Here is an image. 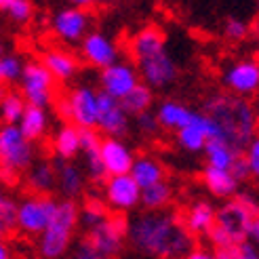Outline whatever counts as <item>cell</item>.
Wrapping results in <instances>:
<instances>
[{"mask_svg": "<svg viewBox=\"0 0 259 259\" xmlns=\"http://www.w3.org/2000/svg\"><path fill=\"white\" fill-rule=\"evenodd\" d=\"M5 93H7V84H5V82H0V99H3Z\"/></svg>", "mask_w": 259, "mask_h": 259, "instance_id": "c3c4849f", "label": "cell"}, {"mask_svg": "<svg viewBox=\"0 0 259 259\" xmlns=\"http://www.w3.org/2000/svg\"><path fill=\"white\" fill-rule=\"evenodd\" d=\"M222 82L228 93L249 99L259 95V63L255 59H238L224 68Z\"/></svg>", "mask_w": 259, "mask_h": 259, "instance_id": "8fae6325", "label": "cell"}, {"mask_svg": "<svg viewBox=\"0 0 259 259\" xmlns=\"http://www.w3.org/2000/svg\"><path fill=\"white\" fill-rule=\"evenodd\" d=\"M78 228V204L76 200H59L51 222L38 240V253L42 259H61L70 249Z\"/></svg>", "mask_w": 259, "mask_h": 259, "instance_id": "8992f818", "label": "cell"}, {"mask_svg": "<svg viewBox=\"0 0 259 259\" xmlns=\"http://www.w3.org/2000/svg\"><path fill=\"white\" fill-rule=\"evenodd\" d=\"M209 139H219V128L206 114L194 112L192 120L177 131V144L186 152H202Z\"/></svg>", "mask_w": 259, "mask_h": 259, "instance_id": "2e32d148", "label": "cell"}, {"mask_svg": "<svg viewBox=\"0 0 259 259\" xmlns=\"http://www.w3.org/2000/svg\"><path fill=\"white\" fill-rule=\"evenodd\" d=\"M101 133L108 137L120 139L128 133V114L122 110L120 101L108 97L106 93H97V124Z\"/></svg>", "mask_w": 259, "mask_h": 259, "instance_id": "9a60e30c", "label": "cell"}, {"mask_svg": "<svg viewBox=\"0 0 259 259\" xmlns=\"http://www.w3.org/2000/svg\"><path fill=\"white\" fill-rule=\"evenodd\" d=\"M23 72V61L17 55H5L0 61V82H15Z\"/></svg>", "mask_w": 259, "mask_h": 259, "instance_id": "d6a6232c", "label": "cell"}, {"mask_svg": "<svg viewBox=\"0 0 259 259\" xmlns=\"http://www.w3.org/2000/svg\"><path fill=\"white\" fill-rule=\"evenodd\" d=\"M15 217H17V202L11 196H7L3 184H0V224L13 230L15 228Z\"/></svg>", "mask_w": 259, "mask_h": 259, "instance_id": "836d02e7", "label": "cell"}, {"mask_svg": "<svg viewBox=\"0 0 259 259\" xmlns=\"http://www.w3.org/2000/svg\"><path fill=\"white\" fill-rule=\"evenodd\" d=\"M17 126H19V131L23 133V137L30 139L32 144H34V141H40L47 135V128H49L47 110L34 108V106H25Z\"/></svg>", "mask_w": 259, "mask_h": 259, "instance_id": "83f0119b", "label": "cell"}, {"mask_svg": "<svg viewBox=\"0 0 259 259\" xmlns=\"http://www.w3.org/2000/svg\"><path fill=\"white\" fill-rule=\"evenodd\" d=\"M55 175H57V190L66 200H76L84 190V173L80 166H76L72 160L55 158Z\"/></svg>", "mask_w": 259, "mask_h": 259, "instance_id": "d6986e66", "label": "cell"}, {"mask_svg": "<svg viewBox=\"0 0 259 259\" xmlns=\"http://www.w3.org/2000/svg\"><path fill=\"white\" fill-rule=\"evenodd\" d=\"M202 152L206 156V166L224 169V171H230L232 166H234V162L242 156L240 152H236L230 144H226L224 139H209Z\"/></svg>", "mask_w": 259, "mask_h": 259, "instance_id": "4316f807", "label": "cell"}, {"mask_svg": "<svg viewBox=\"0 0 259 259\" xmlns=\"http://www.w3.org/2000/svg\"><path fill=\"white\" fill-rule=\"evenodd\" d=\"M9 5H11V0H0V11L5 13V11L9 9Z\"/></svg>", "mask_w": 259, "mask_h": 259, "instance_id": "7dc6e473", "label": "cell"}, {"mask_svg": "<svg viewBox=\"0 0 259 259\" xmlns=\"http://www.w3.org/2000/svg\"><path fill=\"white\" fill-rule=\"evenodd\" d=\"M5 55H7V53H5V47L0 45V61H3V57H5Z\"/></svg>", "mask_w": 259, "mask_h": 259, "instance_id": "f907efd6", "label": "cell"}, {"mask_svg": "<svg viewBox=\"0 0 259 259\" xmlns=\"http://www.w3.org/2000/svg\"><path fill=\"white\" fill-rule=\"evenodd\" d=\"M5 13H7V15H9L13 21H17V23H28L30 17H32V13H34V9H32L30 0H11V5H9V9H7Z\"/></svg>", "mask_w": 259, "mask_h": 259, "instance_id": "d590c367", "label": "cell"}, {"mask_svg": "<svg viewBox=\"0 0 259 259\" xmlns=\"http://www.w3.org/2000/svg\"><path fill=\"white\" fill-rule=\"evenodd\" d=\"M253 108H255V118H257V131H259V99H257V103H253Z\"/></svg>", "mask_w": 259, "mask_h": 259, "instance_id": "bcb514c9", "label": "cell"}, {"mask_svg": "<svg viewBox=\"0 0 259 259\" xmlns=\"http://www.w3.org/2000/svg\"><path fill=\"white\" fill-rule=\"evenodd\" d=\"M128 175L133 177V181L139 186V190H146L150 186H156L160 181H164V166L160 160L152 156H141L133 160V166Z\"/></svg>", "mask_w": 259, "mask_h": 259, "instance_id": "d4e9b609", "label": "cell"}, {"mask_svg": "<svg viewBox=\"0 0 259 259\" xmlns=\"http://www.w3.org/2000/svg\"><path fill=\"white\" fill-rule=\"evenodd\" d=\"M57 112L63 120L78 128H95L97 124V91L87 84L74 87L57 101Z\"/></svg>", "mask_w": 259, "mask_h": 259, "instance_id": "ba28073f", "label": "cell"}, {"mask_svg": "<svg viewBox=\"0 0 259 259\" xmlns=\"http://www.w3.org/2000/svg\"><path fill=\"white\" fill-rule=\"evenodd\" d=\"M103 194H106V204L114 213H128L139 204L141 190L133 181L131 175H112L103 181Z\"/></svg>", "mask_w": 259, "mask_h": 259, "instance_id": "7c38bea8", "label": "cell"}, {"mask_svg": "<svg viewBox=\"0 0 259 259\" xmlns=\"http://www.w3.org/2000/svg\"><path fill=\"white\" fill-rule=\"evenodd\" d=\"M152 101H154L152 89L146 87L144 82H139V84L131 91V93H128V95L120 101V106H122V110H124L128 116H139V114H144V112H150Z\"/></svg>", "mask_w": 259, "mask_h": 259, "instance_id": "f1b7e54d", "label": "cell"}, {"mask_svg": "<svg viewBox=\"0 0 259 259\" xmlns=\"http://www.w3.org/2000/svg\"><path fill=\"white\" fill-rule=\"evenodd\" d=\"M80 53H82V59L87 63H91V66H95L99 70L118 61V47L114 45L112 38H108L101 32H89L82 38Z\"/></svg>", "mask_w": 259, "mask_h": 259, "instance_id": "e0dca14e", "label": "cell"}, {"mask_svg": "<svg viewBox=\"0 0 259 259\" xmlns=\"http://www.w3.org/2000/svg\"><path fill=\"white\" fill-rule=\"evenodd\" d=\"M137 126H139L141 133L154 135L158 131V120H156V116H154L152 112H144V114L137 116Z\"/></svg>", "mask_w": 259, "mask_h": 259, "instance_id": "74e56055", "label": "cell"}, {"mask_svg": "<svg viewBox=\"0 0 259 259\" xmlns=\"http://www.w3.org/2000/svg\"><path fill=\"white\" fill-rule=\"evenodd\" d=\"M202 181H204L206 190L217 198H234L238 194V186H240V181L230 171L213 169V166H204Z\"/></svg>", "mask_w": 259, "mask_h": 259, "instance_id": "603a6c76", "label": "cell"}, {"mask_svg": "<svg viewBox=\"0 0 259 259\" xmlns=\"http://www.w3.org/2000/svg\"><path fill=\"white\" fill-rule=\"evenodd\" d=\"M126 238L133 249L152 259H179L192 251V234L171 211H146L128 222Z\"/></svg>", "mask_w": 259, "mask_h": 259, "instance_id": "6da1fadb", "label": "cell"}, {"mask_svg": "<svg viewBox=\"0 0 259 259\" xmlns=\"http://www.w3.org/2000/svg\"><path fill=\"white\" fill-rule=\"evenodd\" d=\"M36 158L34 144L25 139L17 124L0 126V181L15 184Z\"/></svg>", "mask_w": 259, "mask_h": 259, "instance_id": "52a82bcc", "label": "cell"}, {"mask_svg": "<svg viewBox=\"0 0 259 259\" xmlns=\"http://www.w3.org/2000/svg\"><path fill=\"white\" fill-rule=\"evenodd\" d=\"M0 259H13L11 257V249L5 240H0Z\"/></svg>", "mask_w": 259, "mask_h": 259, "instance_id": "7bdbcfd3", "label": "cell"}, {"mask_svg": "<svg viewBox=\"0 0 259 259\" xmlns=\"http://www.w3.org/2000/svg\"><path fill=\"white\" fill-rule=\"evenodd\" d=\"M242 158L249 169V177L259 181V133L249 141L247 148L242 150Z\"/></svg>", "mask_w": 259, "mask_h": 259, "instance_id": "e575fe53", "label": "cell"}, {"mask_svg": "<svg viewBox=\"0 0 259 259\" xmlns=\"http://www.w3.org/2000/svg\"><path fill=\"white\" fill-rule=\"evenodd\" d=\"M99 158H101V164L106 169V175L112 177V175H126L131 171L133 166V152L128 148L124 141L120 139H114V137H108V139H101L99 144Z\"/></svg>", "mask_w": 259, "mask_h": 259, "instance_id": "ac0fdd59", "label": "cell"}, {"mask_svg": "<svg viewBox=\"0 0 259 259\" xmlns=\"http://www.w3.org/2000/svg\"><path fill=\"white\" fill-rule=\"evenodd\" d=\"M215 215H217V209L211 202L198 200L186 211V217L181 222H184L186 230L192 236H209V232L215 226Z\"/></svg>", "mask_w": 259, "mask_h": 259, "instance_id": "44dd1931", "label": "cell"}, {"mask_svg": "<svg viewBox=\"0 0 259 259\" xmlns=\"http://www.w3.org/2000/svg\"><path fill=\"white\" fill-rule=\"evenodd\" d=\"M89 25H91V15L84 9H76V7L61 9L51 19V28H53L55 36L68 45L82 42V38L89 34Z\"/></svg>", "mask_w": 259, "mask_h": 259, "instance_id": "5bb4252c", "label": "cell"}, {"mask_svg": "<svg viewBox=\"0 0 259 259\" xmlns=\"http://www.w3.org/2000/svg\"><path fill=\"white\" fill-rule=\"evenodd\" d=\"M202 114H206L217 124L219 139H224L226 144H230L240 154L257 135L255 108L244 97L232 93H215L204 101Z\"/></svg>", "mask_w": 259, "mask_h": 259, "instance_id": "7a4b0ae2", "label": "cell"}, {"mask_svg": "<svg viewBox=\"0 0 259 259\" xmlns=\"http://www.w3.org/2000/svg\"><path fill=\"white\" fill-rule=\"evenodd\" d=\"M53 152L59 160H72L80 154V128L70 122L61 124L53 135Z\"/></svg>", "mask_w": 259, "mask_h": 259, "instance_id": "484cf974", "label": "cell"}, {"mask_svg": "<svg viewBox=\"0 0 259 259\" xmlns=\"http://www.w3.org/2000/svg\"><path fill=\"white\" fill-rule=\"evenodd\" d=\"M131 55L135 59V70L141 74L144 84L150 89H164L177 78V63L166 51L164 34L158 28L139 30L131 40Z\"/></svg>", "mask_w": 259, "mask_h": 259, "instance_id": "3957f363", "label": "cell"}, {"mask_svg": "<svg viewBox=\"0 0 259 259\" xmlns=\"http://www.w3.org/2000/svg\"><path fill=\"white\" fill-rule=\"evenodd\" d=\"M108 215H110V209H108L106 202H101L97 198H91L82 206H78V226L89 230V228L101 224Z\"/></svg>", "mask_w": 259, "mask_h": 259, "instance_id": "4dcf8cb0", "label": "cell"}, {"mask_svg": "<svg viewBox=\"0 0 259 259\" xmlns=\"http://www.w3.org/2000/svg\"><path fill=\"white\" fill-rule=\"evenodd\" d=\"M68 3H70L72 7H76V9H87L89 5H93L95 0H68Z\"/></svg>", "mask_w": 259, "mask_h": 259, "instance_id": "ee69618b", "label": "cell"}, {"mask_svg": "<svg viewBox=\"0 0 259 259\" xmlns=\"http://www.w3.org/2000/svg\"><path fill=\"white\" fill-rule=\"evenodd\" d=\"M244 240L255 244V247L259 249V211L249 219L247 230H244Z\"/></svg>", "mask_w": 259, "mask_h": 259, "instance_id": "f35d334b", "label": "cell"}, {"mask_svg": "<svg viewBox=\"0 0 259 259\" xmlns=\"http://www.w3.org/2000/svg\"><path fill=\"white\" fill-rule=\"evenodd\" d=\"M9 232H11V230H9L7 226H3V224H0V240H5V238H7V234H9Z\"/></svg>", "mask_w": 259, "mask_h": 259, "instance_id": "f6af8a7d", "label": "cell"}, {"mask_svg": "<svg viewBox=\"0 0 259 259\" xmlns=\"http://www.w3.org/2000/svg\"><path fill=\"white\" fill-rule=\"evenodd\" d=\"M184 259H215V253L206 251V249H192Z\"/></svg>", "mask_w": 259, "mask_h": 259, "instance_id": "60d3db41", "label": "cell"}, {"mask_svg": "<svg viewBox=\"0 0 259 259\" xmlns=\"http://www.w3.org/2000/svg\"><path fill=\"white\" fill-rule=\"evenodd\" d=\"M224 32H226V36L230 38V40H242V38H247V34H249V25H247V21L232 17V19L226 21Z\"/></svg>", "mask_w": 259, "mask_h": 259, "instance_id": "8d00e7d4", "label": "cell"}, {"mask_svg": "<svg viewBox=\"0 0 259 259\" xmlns=\"http://www.w3.org/2000/svg\"><path fill=\"white\" fill-rule=\"evenodd\" d=\"M99 84H101V93H106L116 101H122L139 84V74L131 63L116 61L101 70Z\"/></svg>", "mask_w": 259, "mask_h": 259, "instance_id": "4fadbf2b", "label": "cell"}, {"mask_svg": "<svg viewBox=\"0 0 259 259\" xmlns=\"http://www.w3.org/2000/svg\"><path fill=\"white\" fill-rule=\"evenodd\" d=\"M259 211V200L253 194H236L228 200L215 215V226L209 232V240L213 247L232 249L244 242V230H247L249 219Z\"/></svg>", "mask_w": 259, "mask_h": 259, "instance_id": "277c9868", "label": "cell"}, {"mask_svg": "<svg viewBox=\"0 0 259 259\" xmlns=\"http://www.w3.org/2000/svg\"><path fill=\"white\" fill-rule=\"evenodd\" d=\"M95 3H97V0H95ZM99 3H114V0H99Z\"/></svg>", "mask_w": 259, "mask_h": 259, "instance_id": "816d5d0a", "label": "cell"}, {"mask_svg": "<svg viewBox=\"0 0 259 259\" xmlns=\"http://www.w3.org/2000/svg\"><path fill=\"white\" fill-rule=\"evenodd\" d=\"M23 175H25V186L32 190V194L49 196L57 188V175H55L53 160H34Z\"/></svg>", "mask_w": 259, "mask_h": 259, "instance_id": "ffe728a7", "label": "cell"}, {"mask_svg": "<svg viewBox=\"0 0 259 259\" xmlns=\"http://www.w3.org/2000/svg\"><path fill=\"white\" fill-rule=\"evenodd\" d=\"M215 259H240V255H238V247L219 249V251L215 253Z\"/></svg>", "mask_w": 259, "mask_h": 259, "instance_id": "b9f144b4", "label": "cell"}, {"mask_svg": "<svg viewBox=\"0 0 259 259\" xmlns=\"http://www.w3.org/2000/svg\"><path fill=\"white\" fill-rule=\"evenodd\" d=\"M25 106H28V103L23 101V97L19 93H15V91H7V93L3 95V99H0V120H3L5 124H17Z\"/></svg>", "mask_w": 259, "mask_h": 259, "instance_id": "1f68e13d", "label": "cell"}, {"mask_svg": "<svg viewBox=\"0 0 259 259\" xmlns=\"http://www.w3.org/2000/svg\"><path fill=\"white\" fill-rule=\"evenodd\" d=\"M19 84H21L19 95L28 106L47 110L55 99V80L49 74V70L42 66V61L23 63Z\"/></svg>", "mask_w": 259, "mask_h": 259, "instance_id": "9c48e42d", "label": "cell"}, {"mask_svg": "<svg viewBox=\"0 0 259 259\" xmlns=\"http://www.w3.org/2000/svg\"><path fill=\"white\" fill-rule=\"evenodd\" d=\"M57 200L51 196H40V194H30L17 202V217L15 228L28 236H40L51 217L55 213Z\"/></svg>", "mask_w": 259, "mask_h": 259, "instance_id": "30bf717a", "label": "cell"}, {"mask_svg": "<svg viewBox=\"0 0 259 259\" xmlns=\"http://www.w3.org/2000/svg\"><path fill=\"white\" fill-rule=\"evenodd\" d=\"M154 116H156V120H158V126L169 128V131H179V128H184L192 120L194 112L188 106H184L181 101L166 99L158 106Z\"/></svg>", "mask_w": 259, "mask_h": 259, "instance_id": "cb8c5ba5", "label": "cell"}, {"mask_svg": "<svg viewBox=\"0 0 259 259\" xmlns=\"http://www.w3.org/2000/svg\"><path fill=\"white\" fill-rule=\"evenodd\" d=\"M255 53H257V59H255V61L259 63V38H257V47H255Z\"/></svg>", "mask_w": 259, "mask_h": 259, "instance_id": "681fc988", "label": "cell"}, {"mask_svg": "<svg viewBox=\"0 0 259 259\" xmlns=\"http://www.w3.org/2000/svg\"><path fill=\"white\" fill-rule=\"evenodd\" d=\"M173 198V188L166 181H160L156 186H150L146 190H141L139 202L146 206L148 211H164V206L171 202Z\"/></svg>", "mask_w": 259, "mask_h": 259, "instance_id": "f546056e", "label": "cell"}, {"mask_svg": "<svg viewBox=\"0 0 259 259\" xmlns=\"http://www.w3.org/2000/svg\"><path fill=\"white\" fill-rule=\"evenodd\" d=\"M126 230V219L110 213L101 224L84 230V236L74 247V259H116L124 247Z\"/></svg>", "mask_w": 259, "mask_h": 259, "instance_id": "5b68a950", "label": "cell"}, {"mask_svg": "<svg viewBox=\"0 0 259 259\" xmlns=\"http://www.w3.org/2000/svg\"><path fill=\"white\" fill-rule=\"evenodd\" d=\"M42 66L53 76V80L68 82L78 74V61L72 53L61 49H51L42 55Z\"/></svg>", "mask_w": 259, "mask_h": 259, "instance_id": "7402d4cb", "label": "cell"}, {"mask_svg": "<svg viewBox=\"0 0 259 259\" xmlns=\"http://www.w3.org/2000/svg\"><path fill=\"white\" fill-rule=\"evenodd\" d=\"M238 255H240V259H259V249L255 244L244 240L238 244Z\"/></svg>", "mask_w": 259, "mask_h": 259, "instance_id": "ab89813d", "label": "cell"}]
</instances>
